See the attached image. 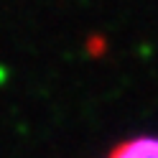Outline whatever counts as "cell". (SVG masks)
<instances>
[{
  "label": "cell",
  "instance_id": "1",
  "mask_svg": "<svg viewBox=\"0 0 158 158\" xmlns=\"http://www.w3.org/2000/svg\"><path fill=\"white\" fill-rule=\"evenodd\" d=\"M110 158H158V138L156 135H138L123 140L110 153Z\"/></svg>",
  "mask_w": 158,
  "mask_h": 158
}]
</instances>
